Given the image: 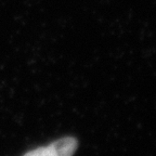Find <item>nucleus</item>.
<instances>
[{
  "label": "nucleus",
  "mask_w": 156,
  "mask_h": 156,
  "mask_svg": "<svg viewBox=\"0 0 156 156\" xmlns=\"http://www.w3.org/2000/svg\"><path fill=\"white\" fill-rule=\"evenodd\" d=\"M78 142L75 138L66 136L56 140L49 145L40 146L27 152L23 156H73L77 150Z\"/></svg>",
  "instance_id": "f257e3e1"
}]
</instances>
